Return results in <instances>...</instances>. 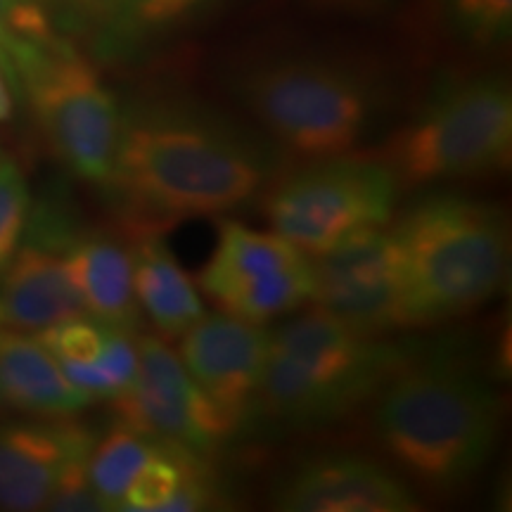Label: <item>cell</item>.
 I'll list each match as a JSON object with an SVG mask.
<instances>
[{"mask_svg": "<svg viewBox=\"0 0 512 512\" xmlns=\"http://www.w3.org/2000/svg\"><path fill=\"white\" fill-rule=\"evenodd\" d=\"M178 342L185 370L216 403L233 434L249 425L264 380L271 328L223 311L204 313Z\"/></svg>", "mask_w": 512, "mask_h": 512, "instance_id": "4fadbf2b", "label": "cell"}, {"mask_svg": "<svg viewBox=\"0 0 512 512\" xmlns=\"http://www.w3.org/2000/svg\"><path fill=\"white\" fill-rule=\"evenodd\" d=\"M200 290L223 313L266 325L311 304V256L273 230L223 219L214 254L200 273Z\"/></svg>", "mask_w": 512, "mask_h": 512, "instance_id": "9c48e42d", "label": "cell"}, {"mask_svg": "<svg viewBox=\"0 0 512 512\" xmlns=\"http://www.w3.org/2000/svg\"><path fill=\"white\" fill-rule=\"evenodd\" d=\"M401 192L503 174L512 159V93L501 74L446 79L380 152Z\"/></svg>", "mask_w": 512, "mask_h": 512, "instance_id": "8992f818", "label": "cell"}, {"mask_svg": "<svg viewBox=\"0 0 512 512\" xmlns=\"http://www.w3.org/2000/svg\"><path fill=\"white\" fill-rule=\"evenodd\" d=\"M12 93L29 102L43 138L69 174L105 188L117 155L124 107L93 62L57 34L17 57Z\"/></svg>", "mask_w": 512, "mask_h": 512, "instance_id": "52a82bcc", "label": "cell"}, {"mask_svg": "<svg viewBox=\"0 0 512 512\" xmlns=\"http://www.w3.org/2000/svg\"><path fill=\"white\" fill-rule=\"evenodd\" d=\"M12 105H15V102H12V91L3 69H0V121H8L12 117Z\"/></svg>", "mask_w": 512, "mask_h": 512, "instance_id": "83f0119b", "label": "cell"}, {"mask_svg": "<svg viewBox=\"0 0 512 512\" xmlns=\"http://www.w3.org/2000/svg\"><path fill=\"white\" fill-rule=\"evenodd\" d=\"M155 439L117 420L95 439L88 456V477L105 510H119L128 486L150 458Z\"/></svg>", "mask_w": 512, "mask_h": 512, "instance_id": "ffe728a7", "label": "cell"}, {"mask_svg": "<svg viewBox=\"0 0 512 512\" xmlns=\"http://www.w3.org/2000/svg\"><path fill=\"white\" fill-rule=\"evenodd\" d=\"M200 460H209L197 456V453L188 451V448L166 444V441H157L152 446L150 458L128 486L124 501H121L119 510L128 512H159L164 510L166 501L176 494L185 475L195 467Z\"/></svg>", "mask_w": 512, "mask_h": 512, "instance_id": "44dd1931", "label": "cell"}, {"mask_svg": "<svg viewBox=\"0 0 512 512\" xmlns=\"http://www.w3.org/2000/svg\"><path fill=\"white\" fill-rule=\"evenodd\" d=\"M399 195V183L380 159L349 152L275 178L264 192V216L273 233L313 259L358 230L387 228Z\"/></svg>", "mask_w": 512, "mask_h": 512, "instance_id": "ba28073f", "label": "cell"}, {"mask_svg": "<svg viewBox=\"0 0 512 512\" xmlns=\"http://www.w3.org/2000/svg\"><path fill=\"white\" fill-rule=\"evenodd\" d=\"M95 439L74 418L0 422V510H46L64 472L91 456Z\"/></svg>", "mask_w": 512, "mask_h": 512, "instance_id": "9a60e30c", "label": "cell"}, {"mask_svg": "<svg viewBox=\"0 0 512 512\" xmlns=\"http://www.w3.org/2000/svg\"><path fill=\"white\" fill-rule=\"evenodd\" d=\"M36 339L57 358L60 366L98 363L105 347V325L88 316L69 318L36 332Z\"/></svg>", "mask_w": 512, "mask_h": 512, "instance_id": "d4e9b609", "label": "cell"}, {"mask_svg": "<svg viewBox=\"0 0 512 512\" xmlns=\"http://www.w3.org/2000/svg\"><path fill=\"white\" fill-rule=\"evenodd\" d=\"M31 211L27 178L12 159L0 157V268L22 245Z\"/></svg>", "mask_w": 512, "mask_h": 512, "instance_id": "cb8c5ba5", "label": "cell"}, {"mask_svg": "<svg viewBox=\"0 0 512 512\" xmlns=\"http://www.w3.org/2000/svg\"><path fill=\"white\" fill-rule=\"evenodd\" d=\"M230 91L283 155L304 162L356 152L384 112L382 86L325 57H271L240 69Z\"/></svg>", "mask_w": 512, "mask_h": 512, "instance_id": "5b68a950", "label": "cell"}, {"mask_svg": "<svg viewBox=\"0 0 512 512\" xmlns=\"http://www.w3.org/2000/svg\"><path fill=\"white\" fill-rule=\"evenodd\" d=\"M57 34L46 0H0V69L10 91L19 53Z\"/></svg>", "mask_w": 512, "mask_h": 512, "instance_id": "7402d4cb", "label": "cell"}, {"mask_svg": "<svg viewBox=\"0 0 512 512\" xmlns=\"http://www.w3.org/2000/svg\"><path fill=\"white\" fill-rule=\"evenodd\" d=\"M62 259L88 318L126 332L140 330L131 249L102 230H76Z\"/></svg>", "mask_w": 512, "mask_h": 512, "instance_id": "2e32d148", "label": "cell"}, {"mask_svg": "<svg viewBox=\"0 0 512 512\" xmlns=\"http://www.w3.org/2000/svg\"><path fill=\"white\" fill-rule=\"evenodd\" d=\"M273 505L287 512H415L422 501L399 472L377 460L328 453L280 479Z\"/></svg>", "mask_w": 512, "mask_h": 512, "instance_id": "5bb4252c", "label": "cell"}, {"mask_svg": "<svg viewBox=\"0 0 512 512\" xmlns=\"http://www.w3.org/2000/svg\"><path fill=\"white\" fill-rule=\"evenodd\" d=\"M46 510L57 512H95L105 510V505L95 494L91 477H88V458L79 460L64 472L60 484L55 486L53 496L46 505Z\"/></svg>", "mask_w": 512, "mask_h": 512, "instance_id": "4316f807", "label": "cell"}, {"mask_svg": "<svg viewBox=\"0 0 512 512\" xmlns=\"http://www.w3.org/2000/svg\"><path fill=\"white\" fill-rule=\"evenodd\" d=\"M91 403L36 335L0 328V408L27 418H76Z\"/></svg>", "mask_w": 512, "mask_h": 512, "instance_id": "e0dca14e", "label": "cell"}, {"mask_svg": "<svg viewBox=\"0 0 512 512\" xmlns=\"http://www.w3.org/2000/svg\"><path fill=\"white\" fill-rule=\"evenodd\" d=\"M453 36L479 50L503 46L512 31V0H439Z\"/></svg>", "mask_w": 512, "mask_h": 512, "instance_id": "603a6c76", "label": "cell"}, {"mask_svg": "<svg viewBox=\"0 0 512 512\" xmlns=\"http://www.w3.org/2000/svg\"><path fill=\"white\" fill-rule=\"evenodd\" d=\"M131 266L140 313L162 339H181L207 313L200 290L178 264L162 233L136 235Z\"/></svg>", "mask_w": 512, "mask_h": 512, "instance_id": "ac0fdd59", "label": "cell"}, {"mask_svg": "<svg viewBox=\"0 0 512 512\" xmlns=\"http://www.w3.org/2000/svg\"><path fill=\"white\" fill-rule=\"evenodd\" d=\"M74 233V221L57 202H41L29 211L22 245L0 268V328L36 335L86 316L62 259Z\"/></svg>", "mask_w": 512, "mask_h": 512, "instance_id": "7c38bea8", "label": "cell"}, {"mask_svg": "<svg viewBox=\"0 0 512 512\" xmlns=\"http://www.w3.org/2000/svg\"><path fill=\"white\" fill-rule=\"evenodd\" d=\"M311 304L351 332L384 339L399 328V266L392 230L366 228L313 256Z\"/></svg>", "mask_w": 512, "mask_h": 512, "instance_id": "8fae6325", "label": "cell"}, {"mask_svg": "<svg viewBox=\"0 0 512 512\" xmlns=\"http://www.w3.org/2000/svg\"><path fill=\"white\" fill-rule=\"evenodd\" d=\"M55 29L62 36L91 38L110 22L124 0H46Z\"/></svg>", "mask_w": 512, "mask_h": 512, "instance_id": "484cf974", "label": "cell"}, {"mask_svg": "<svg viewBox=\"0 0 512 512\" xmlns=\"http://www.w3.org/2000/svg\"><path fill=\"white\" fill-rule=\"evenodd\" d=\"M219 0H124L95 34L91 53L100 62H133L181 34Z\"/></svg>", "mask_w": 512, "mask_h": 512, "instance_id": "d6986e66", "label": "cell"}, {"mask_svg": "<svg viewBox=\"0 0 512 512\" xmlns=\"http://www.w3.org/2000/svg\"><path fill=\"white\" fill-rule=\"evenodd\" d=\"M503 396L482 370L451 351L408 358L375 394L373 432L411 486L451 496L494 456Z\"/></svg>", "mask_w": 512, "mask_h": 512, "instance_id": "7a4b0ae2", "label": "cell"}, {"mask_svg": "<svg viewBox=\"0 0 512 512\" xmlns=\"http://www.w3.org/2000/svg\"><path fill=\"white\" fill-rule=\"evenodd\" d=\"M411 356L408 347L356 335L311 306L271 330L254 418L292 430L330 425L375 399Z\"/></svg>", "mask_w": 512, "mask_h": 512, "instance_id": "277c9868", "label": "cell"}, {"mask_svg": "<svg viewBox=\"0 0 512 512\" xmlns=\"http://www.w3.org/2000/svg\"><path fill=\"white\" fill-rule=\"evenodd\" d=\"M285 155L259 128L181 98L124 107L105 195L131 235L226 216L264 195Z\"/></svg>", "mask_w": 512, "mask_h": 512, "instance_id": "6da1fadb", "label": "cell"}, {"mask_svg": "<svg viewBox=\"0 0 512 512\" xmlns=\"http://www.w3.org/2000/svg\"><path fill=\"white\" fill-rule=\"evenodd\" d=\"M110 403L117 420L133 430L209 460L233 437L228 420L192 380L181 356L157 335H138L136 380Z\"/></svg>", "mask_w": 512, "mask_h": 512, "instance_id": "30bf717a", "label": "cell"}, {"mask_svg": "<svg viewBox=\"0 0 512 512\" xmlns=\"http://www.w3.org/2000/svg\"><path fill=\"white\" fill-rule=\"evenodd\" d=\"M392 238L401 330H430L470 316L508 285L510 223L498 204L427 192L408 204Z\"/></svg>", "mask_w": 512, "mask_h": 512, "instance_id": "3957f363", "label": "cell"}]
</instances>
